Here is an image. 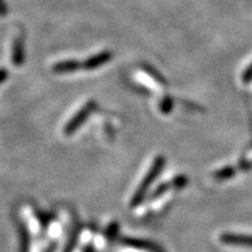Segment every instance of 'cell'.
Here are the masks:
<instances>
[{
    "label": "cell",
    "mask_w": 252,
    "mask_h": 252,
    "mask_svg": "<svg viewBox=\"0 0 252 252\" xmlns=\"http://www.w3.org/2000/svg\"><path fill=\"white\" fill-rule=\"evenodd\" d=\"M80 68H82L80 62L74 61V60H68V61H61L54 64V67H53V71L58 72V74H63V72L67 74V72H72Z\"/></svg>",
    "instance_id": "cell-3"
},
{
    "label": "cell",
    "mask_w": 252,
    "mask_h": 252,
    "mask_svg": "<svg viewBox=\"0 0 252 252\" xmlns=\"http://www.w3.org/2000/svg\"><path fill=\"white\" fill-rule=\"evenodd\" d=\"M252 81V62L249 64V67L242 72V82H244L245 84L250 83Z\"/></svg>",
    "instance_id": "cell-4"
},
{
    "label": "cell",
    "mask_w": 252,
    "mask_h": 252,
    "mask_svg": "<svg viewBox=\"0 0 252 252\" xmlns=\"http://www.w3.org/2000/svg\"><path fill=\"white\" fill-rule=\"evenodd\" d=\"M6 76H7V72H6L5 69H0V83L5 80Z\"/></svg>",
    "instance_id": "cell-6"
},
{
    "label": "cell",
    "mask_w": 252,
    "mask_h": 252,
    "mask_svg": "<svg viewBox=\"0 0 252 252\" xmlns=\"http://www.w3.org/2000/svg\"><path fill=\"white\" fill-rule=\"evenodd\" d=\"M6 12H7V8H6L5 2L0 0V15H5Z\"/></svg>",
    "instance_id": "cell-5"
},
{
    "label": "cell",
    "mask_w": 252,
    "mask_h": 252,
    "mask_svg": "<svg viewBox=\"0 0 252 252\" xmlns=\"http://www.w3.org/2000/svg\"><path fill=\"white\" fill-rule=\"evenodd\" d=\"M111 59V54L109 52H102L99 54L91 56L87 60L86 62L82 64V68L87 69V70H93V69H96L100 67V65L105 64L106 62L110 61Z\"/></svg>",
    "instance_id": "cell-1"
},
{
    "label": "cell",
    "mask_w": 252,
    "mask_h": 252,
    "mask_svg": "<svg viewBox=\"0 0 252 252\" xmlns=\"http://www.w3.org/2000/svg\"><path fill=\"white\" fill-rule=\"evenodd\" d=\"M12 60L15 65H20L24 61V39L21 35L15 37L12 48Z\"/></svg>",
    "instance_id": "cell-2"
}]
</instances>
